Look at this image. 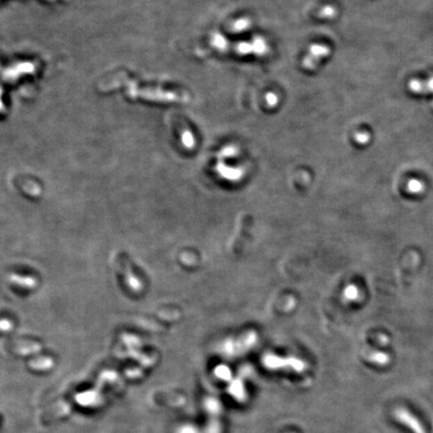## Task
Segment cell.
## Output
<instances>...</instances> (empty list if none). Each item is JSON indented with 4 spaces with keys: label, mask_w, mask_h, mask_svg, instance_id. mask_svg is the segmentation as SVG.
<instances>
[{
    "label": "cell",
    "mask_w": 433,
    "mask_h": 433,
    "mask_svg": "<svg viewBox=\"0 0 433 433\" xmlns=\"http://www.w3.org/2000/svg\"><path fill=\"white\" fill-rule=\"evenodd\" d=\"M330 52V48L326 45L317 44L311 47L309 53L303 60V66L306 69H313L317 66L318 62Z\"/></svg>",
    "instance_id": "6da1fadb"
},
{
    "label": "cell",
    "mask_w": 433,
    "mask_h": 433,
    "mask_svg": "<svg viewBox=\"0 0 433 433\" xmlns=\"http://www.w3.org/2000/svg\"><path fill=\"white\" fill-rule=\"evenodd\" d=\"M395 415H396V418L400 422L404 423L407 427H409L413 431V433H425L420 422L411 413H409L405 409L397 410L395 412Z\"/></svg>",
    "instance_id": "7a4b0ae2"
},
{
    "label": "cell",
    "mask_w": 433,
    "mask_h": 433,
    "mask_svg": "<svg viewBox=\"0 0 433 433\" xmlns=\"http://www.w3.org/2000/svg\"><path fill=\"white\" fill-rule=\"evenodd\" d=\"M423 189H424L423 184L418 180H412L408 183V190L412 194H419L423 191Z\"/></svg>",
    "instance_id": "3957f363"
}]
</instances>
